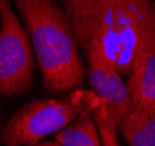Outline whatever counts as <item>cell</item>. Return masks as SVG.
I'll list each match as a JSON object with an SVG mask.
<instances>
[{"label": "cell", "mask_w": 155, "mask_h": 146, "mask_svg": "<svg viewBox=\"0 0 155 146\" xmlns=\"http://www.w3.org/2000/svg\"><path fill=\"white\" fill-rule=\"evenodd\" d=\"M63 11L78 48L94 52L121 77L155 45V1L67 0Z\"/></svg>", "instance_id": "6da1fadb"}, {"label": "cell", "mask_w": 155, "mask_h": 146, "mask_svg": "<svg viewBox=\"0 0 155 146\" xmlns=\"http://www.w3.org/2000/svg\"><path fill=\"white\" fill-rule=\"evenodd\" d=\"M14 6L33 43L46 90L81 89L86 68L63 8L50 0H16Z\"/></svg>", "instance_id": "7a4b0ae2"}, {"label": "cell", "mask_w": 155, "mask_h": 146, "mask_svg": "<svg viewBox=\"0 0 155 146\" xmlns=\"http://www.w3.org/2000/svg\"><path fill=\"white\" fill-rule=\"evenodd\" d=\"M99 103V97L91 89H76L58 100H33L0 127V143L4 146L38 144L65 129L84 111L94 110Z\"/></svg>", "instance_id": "3957f363"}, {"label": "cell", "mask_w": 155, "mask_h": 146, "mask_svg": "<svg viewBox=\"0 0 155 146\" xmlns=\"http://www.w3.org/2000/svg\"><path fill=\"white\" fill-rule=\"evenodd\" d=\"M85 56L89 84L101 100L91 116L99 133L101 146H120L118 130L125 117L134 109L132 97L123 77L101 55L91 52Z\"/></svg>", "instance_id": "277c9868"}, {"label": "cell", "mask_w": 155, "mask_h": 146, "mask_svg": "<svg viewBox=\"0 0 155 146\" xmlns=\"http://www.w3.org/2000/svg\"><path fill=\"white\" fill-rule=\"evenodd\" d=\"M31 40L12 9L11 2L0 0V95H22L33 82Z\"/></svg>", "instance_id": "5b68a950"}, {"label": "cell", "mask_w": 155, "mask_h": 146, "mask_svg": "<svg viewBox=\"0 0 155 146\" xmlns=\"http://www.w3.org/2000/svg\"><path fill=\"white\" fill-rule=\"evenodd\" d=\"M126 85L134 109L155 111V45L137 62Z\"/></svg>", "instance_id": "8992f818"}, {"label": "cell", "mask_w": 155, "mask_h": 146, "mask_svg": "<svg viewBox=\"0 0 155 146\" xmlns=\"http://www.w3.org/2000/svg\"><path fill=\"white\" fill-rule=\"evenodd\" d=\"M119 131L130 146H155V111L133 109Z\"/></svg>", "instance_id": "52a82bcc"}, {"label": "cell", "mask_w": 155, "mask_h": 146, "mask_svg": "<svg viewBox=\"0 0 155 146\" xmlns=\"http://www.w3.org/2000/svg\"><path fill=\"white\" fill-rule=\"evenodd\" d=\"M93 110H86L71 123L55 134L60 146H101V137L92 119Z\"/></svg>", "instance_id": "ba28073f"}, {"label": "cell", "mask_w": 155, "mask_h": 146, "mask_svg": "<svg viewBox=\"0 0 155 146\" xmlns=\"http://www.w3.org/2000/svg\"><path fill=\"white\" fill-rule=\"evenodd\" d=\"M28 146H60L56 141H49V140H43V141H40L38 144H34V145H28Z\"/></svg>", "instance_id": "9c48e42d"}, {"label": "cell", "mask_w": 155, "mask_h": 146, "mask_svg": "<svg viewBox=\"0 0 155 146\" xmlns=\"http://www.w3.org/2000/svg\"><path fill=\"white\" fill-rule=\"evenodd\" d=\"M0 144H1V143H0Z\"/></svg>", "instance_id": "30bf717a"}]
</instances>
